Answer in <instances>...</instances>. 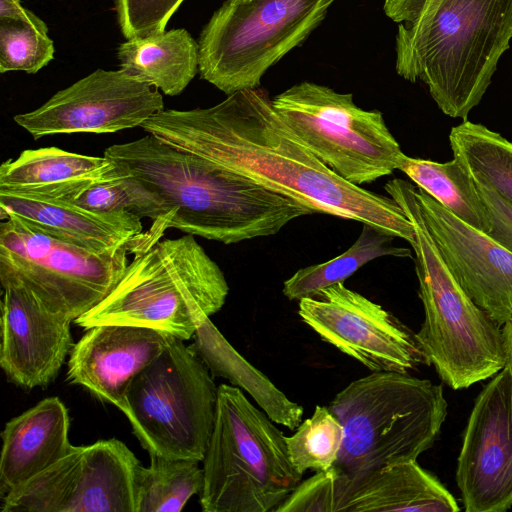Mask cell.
Returning <instances> with one entry per match:
<instances>
[{
	"mask_svg": "<svg viewBox=\"0 0 512 512\" xmlns=\"http://www.w3.org/2000/svg\"><path fill=\"white\" fill-rule=\"evenodd\" d=\"M161 141L322 213L369 224L410 245L414 228L390 197L352 184L320 161L261 90L208 108L163 109L141 125Z\"/></svg>",
	"mask_w": 512,
	"mask_h": 512,
	"instance_id": "obj_1",
	"label": "cell"
},
{
	"mask_svg": "<svg viewBox=\"0 0 512 512\" xmlns=\"http://www.w3.org/2000/svg\"><path fill=\"white\" fill-rule=\"evenodd\" d=\"M104 156L137 177L173 212L168 227L224 244L277 234L313 213L299 202L149 134Z\"/></svg>",
	"mask_w": 512,
	"mask_h": 512,
	"instance_id": "obj_2",
	"label": "cell"
},
{
	"mask_svg": "<svg viewBox=\"0 0 512 512\" xmlns=\"http://www.w3.org/2000/svg\"><path fill=\"white\" fill-rule=\"evenodd\" d=\"M511 39L512 0H440L429 14L399 24L396 71L423 81L445 115L466 120Z\"/></svg>",
	"mask_w": 512,
	"mask_h": 512,
	"instance_id": "obj_3",
	"label": "cell"
},
{
	"mask_svg": "<svg viewBox=\"0 0 512 512\" xmlns=\"http://www.w3.org/2000/svg\"><path fill=\"white\" fill-rule=\"evenodd\" d=\"M229 293L218 264L190 234L159 240L133 255L108 295L74 323L123 324L181 340L224 306Z\"/></svg>",
	"mask_w": 512,
	"mask_h": 512,
	"instance_id": "obj_4",
	"label": "cell"
},
{
	"mask_svg": "<svg viewBox=\"0 0 512 512\" xmlns=\"http://www.w3.org/2000/svg\"><path fill=\"white\" fill-rule=\"evenodd\" d=\"M384 189L414 228L411 246L424 308L416 338L429 365L454 390L493 377L508 360L502 326L472 301L448 269L424 223L416 186L395 178Z\"/></svg>",
	"mask_w": 512,
	"mask_h": 512,
	"instance_id": "obj_5",
	"label": "cell"
},
{
	"mask_svg": "<svg viewBox=\"0 0 512 512\" xmlns=\"http://www.w3.org/2000/svg\"><path fill=\"white\" fill-rule=\"evenodd\" d=\"M328 408L344 431L334 466L347 473L416 461L432 447L448 414L441 385L395 371L351 382Z\"/></svg>",
	"mask_w": 512,
	"mask_h": 512,
	"instance_id": "obj_6",
	"label": "cell"
},
{
	"mask_svg": "<svg viewBox=\"0 0 512 512\" xmlns=\"http://www.w3.org/2000/svg\"><path fill=\"white\" fill-rule=\"evenodd\" d=\"M241 389L218 386L216 416L203 459L204 512H271L298 487L285 436Z\"/></svg>",
	"mask_w": 512,
	"mask_h": 512,
	"instance_id": "obj_7",
	"label": "cell"
},
{
	"mask_svg": "<svg viewBox=\"0 0 512 512\" xmlns=\"http://www.w3.org/2000/svg\"><path fill=\"white\" fill-rule=\"evenodd\" d=\"M167 227L156 221L132 242L94 252L9 215L0 224V282L22 291L51 313L74 322L118 283L129 256L156 243Z\"/></svg>",
	"mask_w": 512,
	"mask_h": 512,
	"instance_id": "obj_8",
	"label": "cell"
},
{
	"mask_svg": "<svg viewBox=\"0 0 512 512\" xmlns=\"http://www.w3.org/2000/svg\"><path fill=\"white\" fill-rule=\"evenodd\" d=\"M208 369L194 347L173 336L133 379L124 414L149 455L203 461L218 400Z\"/></svg>",
	"mask_w": 512,
	"mask_h": 512,
	"instance_id": "obj_9",
	"label": "cell"
},
{
	"mask_svg": "<svg viewBox=\"0 0 512 512\" xmlns=\"http://www.w3.org/2000/svg\"><path fill=\"white\" fill-rule=\"evenodd\" d=\"M336 0H226L199 38V73L227 95L265 72L324 19Z\"/></svg>",
	"mask_w": 512,
	"mask_h": 512,
	"instance_id": "obj_10",
	"label": "cell"
},
{
	"mask_svg": "<svg viewBox=\"0 0 512 512\" xmlns=\"http://www.w3.org/2000/svg\"><path fill=\"white\" fill-rule=\"evenodd\" d=\"M272 105L320 161L352 184L392 174L405 155L383 114L358 107L350 93L305 81L275 96Z\"/></svg>",
	"mask_w": 512,
	"mask_h": 512,
	"instance_id": "obj_11",
	"label": "cell"
},
{
	"mask_svg": "<svg viewBox=\"0 0 512 512\" xmlns=\"http://www.w3.org/2000/svg\"><path fill=\"white\" fill-rule=\"evenodd\" d=\"M298 315L323 341L372 372H408L429 365L416 333L343 283L299 300Z\"/></svg>",
	"mask_w": 512,
	"mask_h": 512,
	"instance_id": "obj_12",
	"label": "cell"
},
{
	"mask_svg": "<svg viewBox=\"0 0 512 512\" xmlns=\"http://www.w3.org/2000/svg\"><path fill=\"white\" fill-rule=\"evenodd\" d=\"M458 512L454 496L416 461L347 473L335 466L302 481L274 512Z\"/></svg>",
	"mask_w": 512,
	"mask_h": 512,
	"instance_id": "obj_13",
	"label": "cell"
},
{
	"mask_svg": "<svg viewBox=\"0 0 512 512\" xmlns=\"http://www.w3.org/2000/svg\"><path fill=\"white\" fill-rule=\"evenodd\" d=\"M164 109L162 94L121 69H97L56 92L39 108L16 114L35 140L57 134L115 133L141 127Z\"/></svg>",
	"mask_w": 512,
	"mask_h": 512,
	"instance_id": "obj_14",
	"label": "cell"
},
{
	"mask_svg": "<svg viewBox=\"0 0 512 512\" xmlns=\"http://www.w3.org/2000/svg\"><path fill=\"white\" fill-rule=\"evenodd\" d=\"M466 512L512 508V367L495 374L475 399L457 459Z\"/></svg>",
	"mask_w": 512,
	"mask_h": 512,
	"instance_id": "obj_15",
	"label": "cell"
},
{
	"mask_svg": "<svg viewBox=\"0 0 512 512\" xmlns=\"http://www.w3.org/2000/svg\"><path fill=\"white\" fill-rule=\"evenodd\" d=\"M424 223L448 269L472 301L500 326L512 319V252L416 186Z\"/></svg>",
	"mask_w": 512,
	"mask_h": 512,
	"instance_id": "obj_16",
	"label": "cell"
},
{
	"mask_svg": "<svg viewBox=\"0 0 512 512\" xmlns=\"http://www.w3.org/2000/svg\"><path fill=\"white\" fill-rule=\"evenodd\" d=\"M2 289L0 366L7 380L24 390L45 388L74 346L72 322L22 291Z\"/></svg>",
	"mask_w": 512,
	"mask_h": 512,
	"instance_id": "obj_17",
	"label": "cell"
},
{
	"mask_svg": "<svg viewBox=\"0 0 512 512\" xmlns=\"http://www.w3.org/2000/svg\"><path fill=\"white\" fill-rule=\"evenodd\" d=\"M173 336L140 326L101 324L86 329L68 359L67 381L123 413L133 379Z\"/></svg>",
	"mask_w": 512,
	"mask_h": 512,
	"instance_id": "obj_18",
	"label": "cell"
},
{
	"mask_svg": "<svg viewBox=\"0 0 512 512\" xmlns=\"http://www.w3.org/2000/svg\"><path fill=\"white\" fill-rule=\"evenodd\" d=\"M9 215L94 252L119 248L145 232L141 218L130 213L94 211L58 197L0 189V219Z\"/></svg>",
	"mask_w": 512,
	"mask_h": 512,
	"instance_id": "obj_19",
	"label": "cell"
},
{
	"mask_svg": "<svg viewBox=\"0 0 512 512\" xmlns=\"http://www.w3.org/2000/svg\"><path fill=\"white\" fill-rule=\"evenodd\" d=\"M68 410L48 397L5 424L1 433L0 497L70 452Z\"/></svg>",
	"mask_w": 512,
	"mask_h": 512,
	"instance_id": "obj_20",
	"label": "cell"
},
{
	"mask_svg": "<svg viewBox=\"0 0 512 512\" xmlns=\"http://www.w3.org/2000/svg\"><path fill=\"white\" fill-rule=\"evenodd\" d=\"M125 171L106 156H90L58 147L23 150L0 167V189L67 198L96 182Z\"/></svg>",
	"mask_w": 512,
	"mask_h": 512,
	"instance_id": "obj_21",
	"label": "cell"
},
{
	"mask_svg": "<svg viewBox=\"0 0 512 512\" xmlns=\"http://www.w3.org/2000/svg\"><path fill=\"white\" fill-rule=\"evenodd\" d=\"M134 453L115 438L82 446L77 490L69 512H135Z\"/></svg>",
	"mask_w": 512,
	"mask_h": 512,
	"instance_id": "obj_22",
	"label": "cell"
},
{
	"mask_svg": "<svg viewBox=\"0 0 512 512\" xmlns=\"http://www.w3.org/2000/svg\"><path fill=\"white\" fill-rule=\"evenodd\" d=\"M117 58L126 74L169 96L181 94L199 72V44L184 28L127 39Z\"/></svg>",
	"mask_w": 512,
	"mask_h": 512,
	"instance_id": "obj_23",
	"label": "cell"
},
{
	"mask_svg": "<svg viewBox=\"0 0 512 512\" xmlns=\"http://www.w3.org/2000/svg\"><path fill=\"white\" fill-rule=\"evenodd\" d=\"M195 350L211 372L247 392L277 424L295 430L303 407L290 400L261 371L243 358L208 319L197 330Z\"/></svg>",
	"mask_w": 512,
	"mask_h": 512,
	"instance_id": "obj_24",
	"label": "cell"
},
{
	"mask_svg": "<svg viewBox=\"0 0 512 512\" xmlns=\"http://www.w3.org/2000/svg\"><path fill=\"white\" fill-rule=\"evenodd\" d=\"M398 170L457 218L489 233L490 220L475 181L455 158L439 163L404 155Z\"/></svg>",
	"mask_w": 512,
	"mask_h": 512,
	"instance_id": "obj_25",
	"label": "cell"
},
{
	"mask_svg": "<svg viewBox=\"0 0 512 512\" xmlns=\"http://www.w3.org/2000/svg\"><path fill=\"white\" fill-rule=\"evenodd\" d=\"M394 237L369 224L353 245L345 252L324 263L304 267L296 271L283 285V294L289 300L315 297L324 288L344 281L366 263L382 257L410 256V250L392 245Z\"/></svg>",
	"mask_w": 512,
	"mask_h": 512,
	"instance_id": "obj_26",
	"label": "cell"
},
{
	"mask_svg": "<svg viewBox=\"0 0 512 512\" xmlns=\"http://www.w3.org/2000/svg\"><path fill=\"white\" fill-rule=\"evenodd\" d=\"M449 143L453 158L470 176L491 187L512 206V142L466 119L451 129Z\"/></svg>",
	"mask_w": 512,
	"mask_h": 512,
	"instance_id": "obj_27",
	"label": "cell"
},
{
	"mask_svg": "<svg viewBox=\"0 0 512 512\" xmlns=\"http://www.w3.org/2000/svg\"><path fill=\"white\" fill-rule=\"evenodd\" d=\"M199 461L150 455L148 467L138 466L135 512H180L200 494L204 472Z\"/></svg>",
	"mask_w": 512,
	"mask_h": 512,
	"instance_id": "obj_28",
	"label": "cell"
},
{
	"mask_svg": "<svg viewBox=\"0 0 512 512\" xmlns=\"http://www.w3.org/2000/svg\"><path fill=\"white\" fill-rule=\"evenodd\" d=\"M62 199L94 211L125 212L154 221L173 216L157 191L126 171L123 176L96 182Z\"/></svg>",
	"mask_w": 512,
	"mask_h": 512,
	"instance_id": "obj_29",
	"label": "cell"
},
{
	"mask_svg": "<svg viewBox=\"0 0 512 512\" xmlns=\"http://www.w3.org/2000/svg\"><path fill=\"white\" fill-rule=\"evenodd\" d=\"M344 431L328 407L317 405L310 418L285 436L290 460L298 472H322L335 465L341 450Z\"/></svg>",
	"mask_w": 512,
	"mask_h": 512,
	"instance_id": "obj_30",
	"label": "cell"
},
{
	"mask_svg": "<svg viewBox=\"0 0 512 512\" xmlns=\"http://www.w3.org/2000/svg\"><path fill=\"white\" fill-rule=\"evenodd\" d=\"M48 28L0 19V73L23 71L35 74L54 58Z\"/></svg>",
	"mask_w": 512,
	"mask_h": 512,
	"instance_id": "obj_31",
	"label": "cell"
},
{
	"mask_svg": "<svg viewBox=\"0 0 512 512\" xmlns=\"http://www.w3.org/2000/svg\"><path fill=\"white\" fill-rule=\"evenodd\" d=\"M184 0H114L119 28L126 39L165 31Z\"/></svg>",
	"mask_w": 512,
	"mask_h": 512,
	"instance_id": "obj_32",
	"label": "cell"
},
{
	"mask_svg": "<svg viewBox=\"0 0 512 512\" xmlns=\"http://www.w3.org/2000/svg\"><path fill=\"white\" fill-rule=\"evenodd\" d=\"M474 181L490 220L488 235L512 252V206L488 185Z\"/></svg>",
	"mask_w": 512,
	"mask_h": 512,
	"instance_id": "obj_33",
	"label": "cell"
},
{
	"mask_svg": "<svg viewBox=\"0 0 512 512\" xmlns=\"http://www.w3.org/2000/svg\"><path fill=\"white\" fill-rule=\"evenodd\" d=\"M440 0H385L386 15L397 23L415 21L435 9Z\"/></svg>",
	"mask_w": 512,
	"mask_h": 512,
	"instance_id": "obj_34",
	"label": "cell"
},
{
	"mask_svg": "<svg viewBox=\"0 0 512 512\" xmlns=\"http://www.w3.org/2000/svg\"><path fill=\"white\" fill-rule=\"evenodd\" d=\"M0 19L23 22L40 28H48L41 18L22 6L20 0H0Z\"/></svg>",
	"mask_w": 512,
	"mask_h": 512,
	"instance_id": "obj_35",
	"label": "cell"
},
{
	"mask_svg": "<svg viewBox=\"0 0 512 512\" xmlns=\"http://www.w3.org/2000/svg\"><path fill=\"white\" fill-rule=\"evenodd\" d=\"M503 334L505 336L506 341V347H507V354H508V360L507 363H509L512 367V319L507 322L504 326H502Z\"/></svg>",
	"mask_w": 512,
	"mask_h": 512,
	"instance_id": "obj_36",
	"label": "cell"
}]
</instances>
